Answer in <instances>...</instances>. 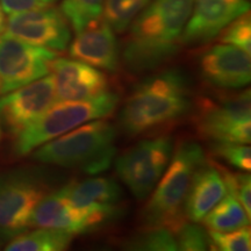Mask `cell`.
<instances>
[{"instance_id":"1","label":"cell","mask_w":251,"mask_h":251,"mask_svg":"<svg viewBox=\"0 0 251 251\" xmlns=\"http://www.w3.org/2000/svg\"><path fill=\"white\" fill-rule=\"evenodd\" d=\"M194 0H151L131 21L124 62L134 74L152 70L180 45Z\"/></svg>"},{"instance_id":"2","label":"cell","mask_w":251,"mask_h":251,"mask_svg":"<svg viewBox=\"0 0 251 251\" xmlns=\"http://www.w3.org/2000/svg\"><path fill=\"white\" fill-rule=\"evenodd\" d=\"M191 106L187 77L178 69H169L134 87L122 106L119 122L129 136L150 134L179 121Z\"/></svg>"},{"instance_id":"3","label":"cell","mask_w":251,"mask_h":251,"mask_svg":"<svg viewBox=\"0 0 251 251\" xmlns=\"http://www.w3.org/2000/svg\"><path fill=\"white\" fill-rule=\"evenodd\" d=\"M115 135L109 122L97 119L40 146L33 158L46 164L78 169L91 176L102 174L114 161Z\"/></svg>"},{"instance_id":"4","label":"cell","mask_w":251,"mask_h":251,"mask_svg":"<svg viewBox=\"0 0 251 251\" xmlns=\"http://www.w3.org/2000/svg\"><path fill=\"white\" fill-rule=\"evenodd\" d=\"M206 162L197 142L178 144L168 168L153 188L143 208L142 221L147 227H165L172 231L184 221L183 207L194 172Z\"/></svg>"},{"instance_id":"5","label":"cell","mask_w":251,"mask_h":251,"mask_svg":"<svg viewBox=\"0 0 251 251\" xmlns=\"http://www.w3.org/2000/svg\"><path fill=\"white\" fill-rule=\"evenodd\" d=\"M118 103L119 96L109 91L90 99L55 102L15 136L14 155L26 156L48 141L86 122L109 117L114 113Z\"/></svg>"},{"instance_id":"6","label":"cell","mask_w":251,"mask_h":251,"mask_svg":"<svg viewBox=\"0 0 251 251\" xmlns=\"http://www.w3.org/2000/svg\"><path fill=\"white\" fill-rule=\"evenodd\" d=\"M47 194L46 181L34 170L0 175V240L7 242L29 230L33 213Z\"/></svg>"},{"instance_id":"7","label":"cell","mask_w":251,"mask_h":251,"mask_svg":"<svg viewBox=\"0 0 251 251\" xmlns=\"http://www.w3.org/2000/svg\"><path fill=\"white\" fill-rule=\"evenodd\" d=\"M250 90L198 102L196 127L213 143L249 144L251 141Z\"/></svg>"},{"instance_id":"8","label":"cell","mask_w":251,"mask_h":251,"mask_svg":"<svg viewBox=\"0 0 251 251\" xmlns=\"http://www.w3.org/2000/svg\"><path fill=\"white\" fill-rule=\"evenodd\" d=\"M174 151V139L159 136L143 140L115 159V171L137 199L152 192L168 168Z\"/></svg>"},{"instance_id":"9","label":"cell","mask_w":251,"mask_h":251,"mask_svg":"<svg viewBox=\"0 0 251 251\" xmlns=\"http://www.w3.org/2000/svg\"><path fill=\"white\" fill-rule=\"evenodd\" d=\"M120 206L77 207L68 199L64 187L48 193L39 202L31 218V226L39 228L61 229L76 235H84L114 221Z\"/></svg>"},{"instance_id":"10","label":"cell","mask_w":251,"mask_h":251,"mask_svg":"<svg viewBox=\"0 0 251 251\" xmlns=\"http://www.w3.org/2000/svg\"><path fill=\"white\" fill-rule=\"evenodd\" d=\"M54 50L2 33L0 35V96L47 76Z\"/></svg>"},{"instance_id":"11","label":"cell","mask_w":251,"mask_h":251,"mask_svg":"<svg viewBox=\"0 0 251 251\" xmlns=\"http://www.w3.org/2000/svg\"><path fill=\"white\" fill-rule=\"evenodd\" d=\"M55 102L54 78L47 75L0 98V127L15 137Z\"/></svg>"},{"instance_id":"12","label":"cell","mask_w":251,"mask_h":251,"mask_svg":"<svg viewBox=\"0 0 251 251\" xmlns=\"http://www.w3.org/2000/svg\"><path fill=\"white\" fill-rule=\"evenodd\" d=\"M6 33L30 45L56 51L67 49L71 40L67 18L62 11L51 6L9 14Z\"/></svg>"},{"instance_id":"13","label":"cell","mask_w":251,"mask_h":251,"mask_svg":"<svg viewBox=\"0 0 251 251\" xmlns=\"http://www.w3.org/2000/svg\"><path fill=\"white\" fill-rule=\"evenodd\" d=\"M249 9L248 0H194L192 12L181 33L180 45L209 42Z\"/></svg>"},{"instance_id":"14","label":"cell","mask_w":251,"mask_h":251,"mask_svg":"<svg viewBox=\"0 0 251 251\" xmlns=\"http://www.w3.org/2000/svg\"><path fill=\"white\" fill-rule=\"evenodd\" d=\"M202 80L215 89L237 90L249 85L250 54L231 45H215L199 57Z\"/></svg>"},{"instance_id":"15","label":"cell","mask_w":251,"mask_h":251,"mask_svg":"<svg viewBox=\"0 0 251 251\" xmlns=\"http://www.w3.org/2000/svg\"><path fill=\"white\" fill-rule=\"evenodd\" d=\"M55 83L56 102L90 99L108 91L102 71L77 59L57 58L50 64Z\"/></svg>"},{"instance_id":"16","label":"cell","mask_w":251,"mask_h":251,"mask_svg":"<svg viewBox=\"0 0 251 251\" xmlns=\"http://www.w3.org/2000/svg\"><path fill=\"white\" fill-rule=\"evenodd\" d=\"M72 58L101 70L115 72L119 68V48L114 30L100 17L77 33L69 47Z\"/></svg>"},{"instance_id":"17","label":"cell","mask_w":251,"mask_h":251,"mask_svg":"<svg viewBox=\"0 0 251 251\" xmlns=\"http://www.w3.org/2000/svg\"><path fill=\"white\" fill-rule=\"evenodd\" d=\"M226 193L227 186L221 171L205 162L194 172L185 198L183 212L186 219L200 222Z\"/></svg>"},{"instance_id":"18","label":"cell","mask_w":251,"mask_h":251,"mask_svg":"<svg viewBox=\"0 0 251 251\" xmlns=\"http://www.w3.org/2000/svg\"><path fill=\"white\" fill-rule=\"evenodd\" d=\"M64 191L68 199L77 207L119 206L122 190L117 181L107 177L89 178L80 183H69Z\"/></svg>"},{"instance_id":"19","label":"cell","mask_w":251,"mask_h":251,"mask_svg":"<svg viewBox=\"0 0 251 251\" xmlns=\"http://www.w3.org/2000/svg\"><path fill=\"white\" fill-rule=\"evenodd\" d=\"M75 235L61 229L40 228L24 233L9 241L7 251H61L67 250Z\"/></svg>"},{"instance_id":"20","label":"cell","mask_w":251,"mask_h":251,"mask_svg":"<svg viewBox=\"0 0 251 251\" xmlns=\"http://www.w3.org/2000/svg\"><path fill=\"white\" fill-rule=\"evenodd\" d=\"M201 221L213 231H231L249 226L250 218L231 192H227Z\"/></svg>"},{"instance_id":"21","label":"cell","mask_w":251,"mask_h":251,"mask_svg":"<svg viewBox=\"0 0 251 251\" xmlns=\"http://www.w3.org/2000/svg\"><path fill=\"white\" fill-rule=\"evenodd\" d=\"M150 1L151 0H105L102 9L103 19L113 30L124 33Z\"/></svg>"},{"instance_id":"22","label":"cell","mask_w":251,"mask_h":251,"mask_svg":"<svg viewBox=\"0 0 251 251\" xmlns=\"http://www.w3.org/2000/svg\"><path fill=\"white\" fill-rule=\"evenodd\" d=\"M103 2L105 0H63L61 9L77 34L101 17Z\"/></svg>"},{"instance_id":"23","label":"cell","mask_w":251,"mask_h":251,"mask_svg":"<svg viewBox=\"0 0 251 251\" xmlns=\"http://www.w3.org/2000/svg\"><path fill=\"white\" fill-rule=\"evenodd\" d=\"M127 249L144 251H177L175 233L165 227H148L125 244Z\"/></svg>"},{"instance_id":"24","label":"cell","mask_w":251,"mask_h":251,"mask_svg":"<svg viewBox=\"0 0 251 251\" xmlns=\"http://www.w3.org/2000/svg\"><path fill=\"white\" fill-rule=\"evenodd\" d=\"M209 244L220 251H249L251 249V231L249 226L231 231L208 233Z\"/></svg>"},{"instance_id":"25","label":"cell","mask_w":251,"mask_h":251,"mask_svg":"<svg viewBox=\"0 0 251 251\" xmlns=\"http://www.w3.org/2000/svg\"><path fill=\"white\" fill-rule=\"evenodd\" d=\"M220 35V42L226 45H231L244 50L246 52L251 51V19L250 13L247 12L235 20L231 21L225 28Z\"/></svg>"},{"instance_id":"26","label":"cell","mask_w":251,"mask_h":251,"mask_svg":"<svg viewBox=\"0 0 251 251\" xmlns=\"http://www.w3.org/2000/svg\"><path fill=\"white\" fill-rule=\"evenodd\" d=\"M178 250L183 251H203L211 247L209 236L196 222L183 221L174 230Z\"/></svg>"},{"instance_id":"27","label":"cell","mask_w":251,"mask_h":251,"mask_svg":"<svg viewBox=\"0 0 251 251\" xmlns=\"http://www.w3.org/2000/svg\"><path fill=\"white\" fill-rule=\"evenodd\" d=\"M213 152L237 170L250 172L251 149L247 144L213 143Z\"/></svg>"},{"instance_id":"28","label":"cell","mask_w":251,"mask_h":251,"mask_svg":"<svg viewBox=\"0 0 251 251\" xmlns=\"http://www.w3.org/2000/svg\"><path fill=\"white\" fill-rule=\"evenodd\" d=\"M221 174L227 186V192H231L237 198L238 201L243 206L250 218L251 214V178L247 172H237L231 174L225 169H221Z\"/></svg>"},{"instance_id":"29","label":"cell","mask_w":251,"mask_h":251,"mask_svg":"<svg viewBox=\"0 0 251 251\" xmlns=\"http://www.w3.org/2000/svg\"><path fill=\"white\" fill-rule=\"evenodd\" d=\"M57 0H0L5 13L14 14L51 6Z\"/></svg>"},{"instance_id":"30","label":"cell","mask_w":251,"mask_h":251,"mask_svg":"<svg viewBox=\"0 0 251 251\" xmlns=\"http://www.w3.org/2000/svg\"><path fill=\"white\" fill-rule=\"evenodd\" d=\"M6 29V18H5V12L2 9L1 5H0V35L4 33Z\"/></svg>"},{"instance_id":"31","label":"cell","mask_w":251,"mask_h":251,"mask_svg":"<svg viewBox=\"0 0 251 251\" xmlns=\"http://www.w3.org/2000/svg\"><path fill=\"white\" fill-rule=\"evenodd\" d=\"M0 136H1V127H0Z\"/></svg>"}]
</instances>
